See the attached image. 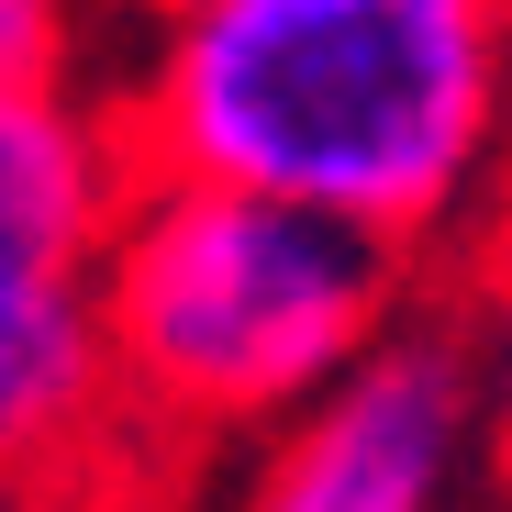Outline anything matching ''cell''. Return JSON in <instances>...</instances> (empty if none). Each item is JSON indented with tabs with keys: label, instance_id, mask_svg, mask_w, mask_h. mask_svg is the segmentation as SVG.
Returning a JSON list of instances; mask_svg holds the SVG:
<instances>
[{
	"label": "cell",
	"instance_id": "1",
	"mask_svg": "<svg viewBox=\"0 0 512 512\" xmlns=\"http://www.w3.org/2000/svg\"><path fill=\"white\" fill-rule=\"evenodd\" d=\"M145 156L423 245L512 167V0H167Z\"/></svg>",
	"mask_w": 512,
	"mask_h": 512
},
{
	"label": "cell",
	"instance_id": "2",
	"mask_svg": "<svg viewBox=\"0 0 512 512\" xmlns=\"http://www.w3.org/2000/svg\"><path fill=\"white\" fill-rule=\"evenodd\" d=\"M112 379L167 423H290L334 390L401 301V245L312 201L156 167L90 268Z\"/></svg>",
	"mask_w": 512,
	"mask_h": 512
},
{
	"label": "cell",
	"instance_id": "3",
	"mask_svg": "<svg viewBox=\"0 0 512 512\" xmlns=\"http://www.w3.org/2000/svg\"><path fill=\"white\" fill-rule=\"evenodd\" d=\"M479 457V368L457 334H379V346L312 390L234 512H457Z\"/></svg>",
	"mask_w": 512,
	"mask_h": 512
},
{
	"label": "cell",
	"instance_id": "4",
	"mask_svg": "<svg viewBox=\"0 0 512 512\" xmlns=\"http://www.w3.org/2000/svg\"><path fill=\"white\" fill-rule=\"evenodd\" d=\"M123 190L112 134L67 90H0V279H90Z\"/></svg>",
	"mask_w": 512,
	"mask_h": 512
},
{
	"label": "cell",
	"instance_id": "5",
	"mask_svg": "<svg viewBox=\"0 0 512 512\" xmlns=\"http://www.w3.org/2000/svg\"><path fill=\"white\" fill-rule=\"evenodd\" d=\"M112 334L90 279H0V490L56 468L112 401Z\"/></svg>",
	"mask_w": 512,
	"mask_h": 512
},
{
	"label": "cell",
	"instance_id": "6",
	"mask_svg": "<svg viewBox=\"0 0 512 512\" xmlns=\"http://www.w3.org/2000/svg\"><path fill=\"white\" fill-rule=\"evenodd\" d=\"M78 0H0V90H67Z\"/></svg>",
	"mask_w": 512,
	"mask_h": 512
},
{
	"label": "cell",
	"instance_id": "7",
	"mask_svg": "<svg viewBox=\"0 0 512 512\" xmlns=\"http://www.w3.org/2000/svg\"><path fill=\"white\" fill-rule=\"evenodd\" d=\"M501 346H512V234H501Z\"/></svg>",
	"mask_w": 512,
	"mask_h": 512
},
{
	"label": "cell",
	"instance_id": "8",
	"mask_svg": "<svg viewBox=\"0 0 512 512\" xmlns=\"http://www.w3.org/2000/svg\"><path fill=\"white\" fill-rule=\"evenodd\" d=\"M0 512H34V501H23V490H0Z\"/></svg>",
	"mask_w": 512,
	"mask_h": 512
}]
</instances>
